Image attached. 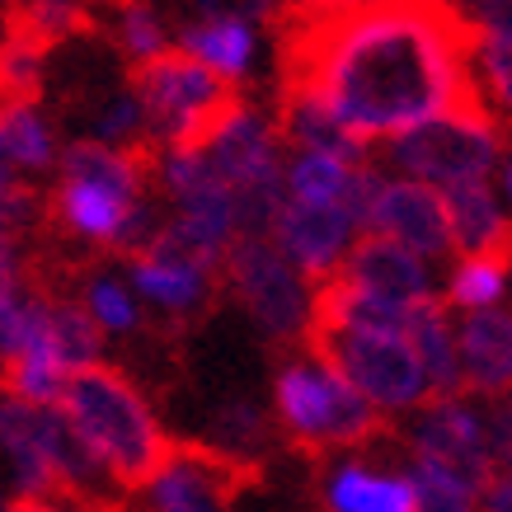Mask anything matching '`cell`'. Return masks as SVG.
I'll return each instance as SVG.
<instances>
[{"label": "cell", "mask_w": 512, "mask_h": 512, "mask_svg": "<svg viewBox=\"0 0 512 512\" xmlns=\"http://www.w3.org/2000/svg\"><path fill=\"white\" fill-rule=\"evenodd\" d=\"M475 33L433 0H357L334 15L296 10L282 33V90L320 99L353 141H390L475 104Z\"/></svg>", "instance_id": "obj_1"}, {"label": "cell", "mask_w": 512, "mask_h": 512, "mask_svg": "<svg viewBox=\"0 0 512 512\" xmlns=\"http://www.w3.org/2000/svg\"><path fill=\"white\" fill-rule=\"evenodd\" d=\"M57 409L118 489H146L156 470L170 461L174 437L160 428L146 395L109 362L66 376Z\"/></svg>", "instance_id": "obj_2"}, {"label": "cell", "mask_w": 512, "mask_h": 512, "mask_svg": "<svg viewBox=\"0 0 512 512\" xmlns=\"http://www.w3.org/2000/svg\"><path fill=\"white\" fill-rule=\"evenodd\" d=\"M273 409H278L282 433L301 451H343L367 447L372 437L386 433L381 409L362 400L339 372H329L320 357H292L273 381Z\"/></svg>", "instance_id": "obj_3"}, {"label": "cell", "mask_w": 512, "mask_h": 512, "mask_svg": "<svg viewBox=\"0 0 512 512\" xmlns=\"http://www.w3.org/2000/svg\"><path fill=\"white\" fill-rule=\"evenodd\" d=\"M141 118H146V151L165 146H202L212 127L240 104V94L217 80L207 66L184 57L179 47H165L160 57L132 66V85Z\"/></svg>", "instance_id": "obj_4"}, {"label": "cell", "mask_w": 512, "mask_h": 512, "mask_svg": "<svg viewBox=\"0 0 512 512\" xmlns=\"http://www.w3.org/2000/svg\"><path fill=\"white\" fill-rule=\"evenodd\" d=\"M311 348L329 372H339L362 400L381 414H419L428 395L423 367L404 329H348V325H311Z\"/></svg>", "instance_id": "obj_5"}, {"label": "cell", "mask_w": 512, "mask_h": 512, "mask_svg": "<svg viewBox=\"0 0 512 512\" xmlns=\"http://www.w3.org/2000/svg\"><path fill=\"white\" fill-rule=\"evenodd\" d=\"M498 151H503V137H498L494 118L480 109V99L390 137V165L404 179L428 184L437 193L489 179V170L498 165Z\"/></svg>", "instance_id": "obj_6"}, {"label": "cell", "mask_w": 512, "mask_h": 512, "mask_svg": "<svg viewBox=\"0 0 512 512\" xmlns=\"http://www.w3.org/2000/svg\"><path fill=\"white\" fill-rule=\"evenodd\" d=\"M414 461L447 470L480 498L508 461V414H480L466 400H428L414 419Z\"/></svg>", "instance_id": "obj_7"}, {"label": "cell", "mask_w": 512, "mask_h": 512, "mask_svg": "<svg viewBox=\"0 0 512 512\" xmlns=\"http://www.w3.org/2000/svg\"><path fill=\"white\" fill-rule=\"evenodd\" d=\"M231 292L245 301V311L254 315V325L264 329L268 339L296 343L311 334V301L315 292L306 278L296 273L278 249L259 240V235H240L221 264Z\"/></svg>", "instance_id": "obj_8"}, {"label": "cell", "mask_w": 512, "mask_h": 512, "mask_svg": "<svg viewBox=\"0 0 512 512\" xmlns=\"http://www.w3.org/2000/svg\"><path fill=\"white\" fill-rule=\"evenodd\" d=\"M264 466H245L235 456H221L207 442H174L170 461L146 484L151 512H231L235 494L259 484Z\"/></svg>", "instance_id": "obj_9"}, {"label": "cell", "mask_w": 512, "mask_h": 512, "mask_svg": "<svg viewBox=\"0 0 512 512\" xmlns=\"http://www.w3.org/2000/svg\"><path fill=\"white\" fill-rule=\"evenodd\" d=\"M334 278H339L343 287H353V292L381 301V306H395V311H414V306H423V301L437 296L428 259H419V254H409V249H400L395 240L372 235V231L357 235Z\"/></svg>", "instance_id": "obj_10"}, {"label": "cell", "mask_w": 512, "mask_h": 512, "mask_svg": "<svg viewBox=\"0 0 512 512\" xmlns=\"http://www.w3.org/2000/svg\"><path fill=\"white\" fill-rule=\"evenodd\" d=\"M52 217L80 240L123 249V254H137L160 226V221H151L146 198H123L113 188L71 184V179H62L57 193H52Z\"/></svg>", "instance_id": "obj_11"}, {"label": "cell", "mask_w": 512, "mask_h": 512, "mask_svg": "<svg viewBox=\"0 0 512 512\" xmlns=\"http://www.w3.org/2000/svg\"><path fill=\"white\" fill-rule=\"evenodd\" d=\"M282 259L301 273V278L329 282L339 273L343 254L353 249L357 226L343 207H306V202H282L273 226L264 235Z\"/></svg>", "instance_id": "obj_12"}, {"label": "cell", "mask_w": 512, "mask_h": 512, "mask_svg": "<svg viewBox=\"0 0 512 512\" xmlns=\"http://www.w3.org/2000/svg\"><path fill=\"white\" fill-rule=\"evenodd\" d=\"M212 174L231 193H245V188H264V184H278L282 179V156H278V132L268 123L264 113H254L240 99L217 127L212 137L198 146Z\"/></svg>", "instance_id": "obj_13"}, {"label": "cell", "mask_w": 512, "mask_h": 512, "mask_svg": "<svg viewBox=\"0 0 512 512\" xmlns=\"http://www.w3.org/2000/svg\"><path fill=\"white\" fill-rule=\"evenodd\" d=\"M367 231L386 235L400 249L419 254V259H442L451 254V226H447V202L442 193L414 179H381L376 202L367 212Z\"/></svg>", "instance_id": "obj_14"}, {"label": "cell", "mask_w": 512, "mask_h": 512, "mask_svg": "<svg viewBox=\"0 0 512 512\" xmlns=\"http://www.w3.org/2000/svg\"><path fill=\"white\" fill-rule=\"evenodd\" d=\"M456 357H461V386L484 395V400H503L512 390V311L508 306L470 311L456 325Z\"/></svg>", "instance_id": "obj_15"}, {"label": "cell", "mask_w": 512, "mask_h": 512, "mask_svg": "<svg viewBox=\"0 0 512 512\" xmlns=\"http://www.w3.org/2000/svg\"><path fill=\"white\" fill-rule=\"evenodd\" d=\"M442 202H447L451 249L461 259H508L512 264V217L503 198L489 188V179L447 188Z\"/></svg>", "instance_id": "obj_16"}, {"label": "cell", "mask_w": 512, "mask_h": 512, "mask_svg": "<svg viewBox=\"0 0 512 512\" xmlns=\"http://www.w3.org/2000/svg\"><path fill=\"white\" fill-rule=\"evenodd\" d=\"M127 273H132V296H146L151 306L170 315H198L212 296V273L179 259L174 249L156 245V240L127 254Z\"/></svg>", "instance_id": "obj_17"}, {"label": "cell", "mask_w": 512, "mask_h": 512, "mask_svg": "<svg viewBox=\"0 0 512 512\" xmlns=\"http://www.w3.org/2000/svg\"><path fill=\"white\" fill-rule=\"evenodd\" d=\"M404 339L414 348L423 367V381H428V395L433 400H461V357H456V329H451V315L442 306V296L423 301L409 311L404 320Z\"/></svg>", "instance_id": "obj_18"}, {"label": "cell", "mask_w": 512, "mask_h": 512, "mask_svg": "<svg viewBox=\"0 0 512 512\" xmlns=\"http://www.w3.org/2000/svg\"><path fill=\"white\" fill-rule=\"evenodd\" d=\"M325 512H414L409 470H376L362 461H339L325 475Z\"/></svg>", "instance_id": "obj_19"}, {"label": "cell", "mask_w": 512, "mask_h": 512, "mask_svg": "<svg viewBox=\"0 0 512 512\" xmlns=\"http://www.w3.org/2000/svg\"><path fill=\"white\" fill-rule=\"evenodd\" d=\"M62 179L71 184H94V188H113L123 198H146V184H151V151H118V146H104V141H71L62 151Z\"/></svg>", "instance_id": "obj_20"}, {"label": "cell", "mask_w": 512, "mask_h": 512, "mask_svg": "<svg viewBox=\"0 0 512 512\" xmlns=\"http://www.w3.org/2000/svg\"><path fill=\"white\" fill-rule=\"evenodd\" d=\"M179 52L193 57L198 66H207L217 80L235 85L249 76L254 52H259V33L245 19H193L179 29Z\"/></svg>", "instance_id": "obj_21"}, {"label": "cell", "mask_w": 512, "mask_h": 512, "mask_svg": "<svg viewBox=\"0 0 512 512\" xmlns=\"http://www.w3.org/2000/svg\"><path fill=\"white\" fill-rule=\"evenodd\" d=\"M278 141H292L296 151H315V156H334V160H348V165H367V146L353 141L343 132L329 109L320 99L301 90H282V109H278Z\"/></svg>", "instance_id": "obj_22"}, {"label": "cell", "mask_w": 512, "mask_h": 512, "mask_svg": "<svg viewBox=\"0 0 512 512\" xmlns=\"http://www.w3.org/2000/svg\"><path fill=\"white\" fill-rule=\"evenodd\" d=\"M94 29V0H10L5 5V38L52 52L57 43Z\"/></svg>", "instance_id": "obj_23"}, {"label": "cell", "mask_w": 512, "mask_h": 512, "mask_svg": "<svg viewBox=\"0 0 512 512\" xmlns=\"http://www.w3.org/2000/svg\"><path fill=\"white\" fill-rule=\"evenodd\" d=\"M47 348H52V357H57V367L71 376V372H85V367L99 362V353H104V334H99V325H94L90 315L80 311V301L47 296Z\"/></svg>", "instance_id": "obj_24"}, {"label": "cell", "mask_w": 512, "mask_h": 512, "mask_svg": "<svg viewBox=\"0 0 512 512\" xmlns=\"http://www.w3.org/2000/svg\"><path fill=\"white\" fill-rule=\"evenodd\" d=\"M353 170L357 165H348V160L296 151L282 165V193H287V202H306V207H343V193L353 184Z\"/></svg>", "instance_id": "obj_25"}, {"label": "cell", "mask_w": 512, "mask_h": 512, "mask_svg": "<svg viewBox=\"0 0 512 512\" xmlns=\"http://www.w3.org/2000/svg\"><path fill=\"white\" fill-rule=\"evenodd\" d=\"M268 442H273V423H268L264 404L226 400L217 414H212L207 447L221 451V456H235V461H245V466H259V456H264Z\"/></svg>", "instance_id": "obj_26"}, {"label": "cell", "mask_w": 512, "mask_h": 512, "mask_svg": "<svg viewBox=\"0 0 512 512\" xmlns=\"http://www.w3.org/2000/svg\"><path fill=\"white\" fill-rule=\"evenodd\" d=\"M0 151L15 170H52L57 141L38 104H0Z\"/></svg>", "instance_id": "obj_27"}, {"label": "cell", "mask_w": 512, "mask_h": 512, "mask_svg": "<svg viewBox=\"0 0 512 512\" xmlns=\"http://www.w3.org/2000/svg\"><path fill=\"white\" fill-rule=\"evenodd\" d=\"M508 259H461L456 273L447 278V301L442 306H456V311H489V306H503L508 296Z\"/></svg>", "instance_id": "obj_28"}, {"label": "cell", "mask_w": 512, "mask_h": 512, "mask_svg": "<svg viewBox=\"0 0 512 512\" xmlns=\"http://www.w3.org/2000/svg\"><path fill=\"white\" fill-rule=\"evenodd\" d=\"M470 85L480 109L512 118V47L494 43V38H475L470 43Z\"/></svg>", "instance_id": "obj_29"}, {"label": "cell", "mask_w": 512, "mask_h": 512, "mask_svg": "<svg viewBox=\"0 0 512 512\" xmlns=\"http://www.w3.org/2000/svg\"><path fill=\"white\" fill-rule=\"evenodd\" d=\"M113 38H118V47H123V57L132 66L151 62V57H160L170 47L165 24H160V15L146 0H113Z\"/></svg>", "instance_id": "obj_30"}, {"label": "cell", "mask_w": 512, "mask_h": 512, "mask_svg": "<svg viewBox=\"0 0 512 512\" xmlns=\"http://www.w3.org/2000/svg\"><path fill=\"white\" fill-rule=\"evenodd\" d=\"M80 311L99 325V334H104V329H109V334H132V329L141 325V306H137V296H132V287L118 282V278H109V273L85 282Z\"/></svg>", "instance_id": "obj_31"}, {"label": "cell", "mask_w": 512, "mask_h": 512, "mask_svg": "<svg viewBox=\"0 0 512 512\" xmlns=\"http://www.w3.org/2000/svg\"><path fill=\"white\" fill-rule=\"evenodd\" d=\"M409 480H414V512H480V498L466 484L451 480L447 470L428 466V461H414Z\"/></svg>", "instance_id": "obj_32"}, {"label": "cell", "mask_w": 512, "mask_h": 512, "mask_svg": "<svg viewBox=\"0 0 512 512\" xmlns=\"http://www.w3.org/2000/svg\"><path fill=\"white\" fill-rule=\"evenodd\" d=\"M38 207H43V202H38V193L19 179V170L5 160V151H0V212L15 221L19 231H24V226H33V221H38Z\"/></svg>", "instance_id": "obj_33"}, {"label": "cell", "mask_w": 512, "mask_h": 512, "mask_svg": "<svg viewBox=\"0 0 512 512\" xmlns=\"http://www.w3.org/2000/svg\"><path fill=\"white\" fill-rule=\"evenodd\" d=\"M461 19L475 38H494L512 47V0H466Z\"/></svg>", "instance_id": "obj_34"}, {"label": "cell", "mask_w": 512, "mask_h": 512, "mask_svg": "<svg viewBox=\"0 0 512 512\" xmlns=\"http://www.w3.org/2000/svg\"><path fill=\"white\" fill-rule=\"evenodd\" d=\"M24 287V264H19V226L0 212V301Z\"/></svg>", "instance_id": "obj_35"}, {"label": "cell", "mask_w": 512, "mask_h": 512, "mask_svg": "<svg viewBox=\"0 0 512 512\" xmlns=\"http://www.w3.org/2000/svg\"><path fill=\"white\" fill-rule=\"evenodd\" d=\"M198 19H245L259 24L264 15H273V0H193Z\"/></svg>", "instance_id": "obj_36"}, {"label": "cell", "mask_w": 512, "mask_h": 512, "mask_svg": "<svg viewBox=\"0 0 512 512\" xmlns=\"http://www.w3.org/2000/svg\"><path fill=\"white\" fill-rule=\"evenodd\" d=\"M480 512H512V470H498L480 494Z\"/></svg>", "instance_id": "obj_37"}, {"label": "cell", "mask_w": 512, "mask_h": 512, "mask_svg": "<svg viewBox=\"0 0 512 512\" xmlns=\"http://www.w3.org/2000/svg\"><path fill=\"white\" fill-rule=\"evenodd\" d=\"M5 512H62L57 503H43V498H10Z\"/></svg>", "instance_id": "obj_38"}, {"label": "cell", "mask_w": 512, "mask_h": 512, "mask_svg": "<svg viewBox=\"0 0 512 512\" xmlns=\"http://www.w3.org/2000/svg\"><path fill=\"white\" fill-rule=\"evenodd\" d=\"M503 193H508V217H512V156L503 160Z\"/></svg>", "instance_id": "obj_39"}, {"label": "cell", "mask_w": 512, "mask_h": 512, "mask_svg": "<svg viewBox=\"0 0 512 512\" xmlns=\"http://www.w3.org/2000/svg\"><path fill=\"white\" fill-rule=\"evenodd\" d=\"M433 5H442V10H456V15H461V5H466V0H433Z\"/></svg>", "instance_id": "obj_40"}, {"label": "cell", "mask_w": 512, "mask_h": 512, "mask_svg": "<svg viewBox=\"0 0 512 512\" xmlns=\"http://www.w3.org/2000/svg\"><path fill=\"white\" fill-rule=\"evenodd\" d=\"M508 461H512V414H508Z\"/></svg>", "instance_id": "obj_41"}]
</instances>
